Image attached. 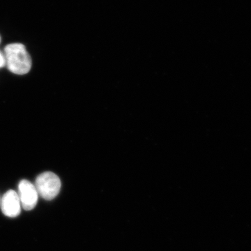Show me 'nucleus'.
Segmentation results:
<instances>
[{
    "instance_id": "nucleus-6",
    "label": "nucleus",
    "mask_w": 251,
    "mask_h": 251,
    "mask_svg": "<svg viewBox=\"0 0 251 251\" xmlns=\"http://www.w3.org/2000/svg\"><path fill=\"white\" fill-rule=\"evenodd\" d=\"M0 43H1V36H0Z\"/></svg>"
},
{
    "instance_id": "nucleus-5",
    "label": "nucleus",
    "mask_w": 251,
    "mask_h": 251,
    "mask_svg": "<svg viewBox=\"0 0 251 251\" xmlns=\"http://www.w3.org/2000/svg\"><path fill=\"white\" fill-rule=\"evenodd\" d=\"M6 66V60H5V57L4 52L0 51V69Z\"/></svg>"
},
{
    "instance_id": "nucleus-4",
    "label": "nucleus",
    "mask_w": 251,
    "mask_h": 251,
    "mask_svg": "<svg viewBox=\"0 0 251 251\" xmlns=\"http://www.w3.org/2000/svg\"><path fill=\"white\" fill-rule=\"evenodd\" d=\"M1 211L5 216L9 218L17 217L21 211V203L19 196L14 190H9L1 198Z\"/></svg>"
},
{
    "instance_id": "nucleus-2",
    "label": "nucleus",
    "mask_w": 251,
    "mask_h": 251,
    "mask_svg": "<svg viewBox=\"0 0 251 251\" xmlns=\"http://www.w3.org/2000/svg\"><path fill=\"white\" fill-rule=\"evenodd\" d=\"M34 186L39 196L46 201H52L59 194L62 184L57 175L52 172H45L36 177Z\"/></svg>"
},
{
    "instance_id": "nucleus-3",
    "label": "nucleus",
    "mask_w": 251,
    "mask_h": 251,
    "mask_svg": "<svg viewBox=\"0 0 251 251\" xmlns=\"http://www.w3.org/2000/svg\"><path fill=\"white\" fill-rule=\"evenodd\" d=\"M18 194L21 206L25 210H32L35 207L39 199V194L34 184L27 180H21L18 184Z\"/></svg>"
},
{
    "instance_id": "nucleus-1",
    "label": "nucleus",
    "mask_w": 251,
    "mask_h": 251,
    "mask_svg": "<svg viewBox=\"0 0 251 251\" xmlns=\"http://www.w3.org/2000/svg\"><path fill=\"white\" fill-rule=\"evenodd\" d=\"M4 54L6 67L10 72L17 75H25L29 72L31 59L23 44H9L4 48Z\"/></svg>"
}]
</instances>
